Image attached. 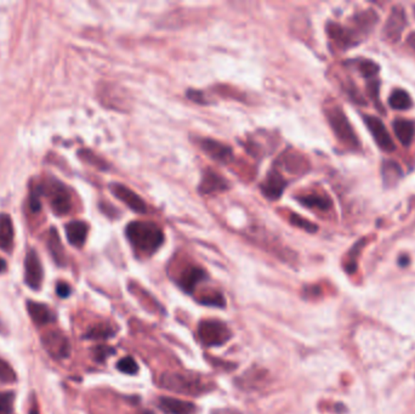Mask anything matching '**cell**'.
Returning a JSON list of instances; mask_svg holds the SVG:
<instances>
[{
  "mask_svg": "<svg viewBox=\"0 0 415 414\" xmlns=\"http://www.w3.org/2000/svg\"><path fill=\"white\" fill-rule=\"evenodd\" d=\"M79 155L82 157L83 160H86L88 163H91V165L98 167L100 169H106V165L105 162L102 160H98V157L95 156L94 153H91L90 151H81Z\"/></svg>",
  "mask_w": 415,
  "mask_h": 414,
  "instance_id": "obj_34",
  "label": "cell"
},
{
  "mask_svg": "<svg viewBox=\"0 0 415 414\" xmlns=\"http://www.w3.org/2000/svg\"><path fill=\"white\" fill-rule=\"evenodd\" d=\"M26 305H27V312H29L31 320L38 327H44V326L53 324L56 321V314L53 312V309L49 308V305L37 303L33 300H29Z\"/></svg>",
  "mask_w": 415,
  "mask_h": 414,
  "instance_id": "obj_12",
  "label": "cell"
},
{
  "mask_svg": "<svg viewBox=\"0 0 415 414\" xmlns=\"http://www.w3.org/2000/svg\"><path fill=\"white\" fill-rule=\"evenodd\" d=\"M290 222H292L294 226L300 227L302 230L311 232V234H314V232H316V231L318 230L317 226L312 224V222H309V220H306L305 217L297 215V214H292V215H290Z\"/></svg>",
  "mask_w": 415,
  "mask_h": 414,
  "instance_id": "obj_29",
  "label": "cell"
},
{
  "mask_svg": "<svg viewBox=\"0 0 415 414\" xmlns=\"http://www.w3.org/2000/svg\"><path fill=\"white\" fill-rule=\"evenodd\" d=\"M297 201L309 209L319 210V212H328L332 208V200L327 195H321V193L302 195L297 197Z\"/></svg>",
  "mask_w": 415,
  "mask_h": 414,
  "instance_id": "obj_20",
  "label": "cell"
},
{
  "mask_svg": "<svg viewBox=\"0 0 415 414\" xmlns=\"http://www.w3.org/2000/svg\"><path fill=\"white\" fill-rule=\"evenodd\" d=\"M41 345L45 351L56 360L67 358L71 353V345L67 336L58 331L45 333L44 336H41Z\"/></svg>",
  "mask_w": 415,
  "mask_h": 414,
  "instance_id": "obj_8",
  "label": "cell"
},
{
  "mask_svg": "<svg viewBox=\"0 0 415 414\" xmlns=\"http://www.w3.org/2000/svg\"><path fill=\"white\" fill-rule=\"evenodd\" d=\"M15 230L11 217L8 214H0V249L11 252L14 247Z\"/></svg>",
  "mask_w": 415,
  "mask_h": 414,
  "instance_id": "obj_19",
  "label": "cell"
},
{
  "mask_svg": "<svg viewBox=\"0 0 415 414\" xmlns=\"http://www.w3.org/2000/svg\"><path fill=\"white\" fill-rule=\"evenodd\" d=\"M48 185L49 186L46 187L45 193L49 196L50 207L53 213L60 217L68 214L73 207V201L68 189L58 181H53V184Z\"/></svg>",
  "mask_w": 415,
  "mask_h": 414,
  "instance_id": "obj_6",
  "label": "cell"
},
{
  "mask_svg": "<svg viewBox=\"0 0 415 414\" xmlns=\"http://www.w3.org/2000/svg\"><path fill=\"white\" fill-rule=\"evenodd\" d=\"M71 293H72V289L69 287V284L65 282H58L56 284V294L57 296L62 298V299H66V298H68L71 296Z\"/></svg>",
  "mask_w": 415,
  "mask_h": 414,
  "instance_id": "obj_36",
  "label": "cell"
},
{
  "mask_svg": "<svg viewBox=\"0 0 415 414\" xmlns=\"http://www.w3.org/2000/svg\"><path fill=\"white\" fill-rule=\"evenodd\" d=\"M200 148H203V151L212 157V160L220 163H227L232 160L233 153L232 150L222 145L221 143H217L215 140L204 139L200 141Z\"/></svg>",
  "mask_w": 415,
  "mask_h": 414,
  "instance_id": "obj_14",
  "label": "cell"
},
{
  "mask_svg": "<svg viewBox=\"0 0 415 414\" xmlns=\"http://www.w3.org/2000/svg\"><path fill=\"white\" fill-rule=\"evenodd\" d=\"M89 226L84 222H71L66 226V236L68 242L76 248H82L88 237Z\"/></svg>",
  "mask_w": 415,
  "mask_h": 414,
  "instance_id": "obj_18",
  "label": "cell"
},
{
  "mask_svg": "<svg viewBox=\"0 0 415 414\" xmlns=\"http://www.w3.org/2000/svg\"><path fill=\"white\" fill-rule=\"evenodd\" d=\"M408 44H409V46H411V49L414 50L415 51V32H413V33L409 34V36H408Z\"/></svg>",
  "mask_w": 415,
  "mask_h": 414,
  "instance_id": "obj_37",
  "label": "cell"
},
{
  "mask_svg": "<svg viewBox=\"0 0 415 414\" xmlns=\"http://www.w3.org/2000/svg\"><path fill=\"white\" fill-rule=\"evenodd\" d=\"M48 247H49L50 253L53 255L55 263L57 265H60V266H63L66 263L65 250H63V247H62L58 234H57L56 231L53 230V229L50 230Z\"/></svg>",
  "mask_w": 415,
  "mask_h": 414,
  "instance_id": "obj_22",
  "label": "cell"
},
{
  "mask_svg": "<svg viewBox=\"0 0 415 414\" xmlns=\"http://www.w3.org/2000/svg\"><path fill=\"white\" fill-rule=\"evenodd\" d=\"M114 333L116 331H113L110 324H96L95 327L90 329L89 332L86 333V338L91 339V341H105V339L113 336Z\"/></svg>",
  "mask_w": 415,
  "mask_h": 414,
  "instance_id": "obj_25",
  "label": "cell"
},
{
  "mask_svg": "<svg viewBox=\"0 0 415 414\" xmlns=\"http://www.w3.org/2000/svg\"><path fill=\"white\" fill-rule=\"evenodd\" d=\"M200 303L207 306H214V308H224L225 301L224 296L217 291H209L208 294L200 296Z\"/></svg>",
  "mask_w": 415,
  "mask_h": 414,
  "instance_id": "obj_27",
  "label": "cell"
},
{
  "mask_svg": "<svg viewBox=\"0 0 415 414\" xmlns=\"http://www.w3.org/2000/svg\"><path fill=\"white\" fill-rule=\"evenodd\" d=\"M119 371L125 374H136L138 372V366L133 357H124L118 362Z\"/></svg>",
  "mask_w": 415,
  "mask_h": 414,
  "instance_id": "obj_31",
  "label": "cell"
},
{
  "mask_svg": "<svg viewBox=\"0 0 415 414\" xmlns=\"http://www.w3.org/2000/svg\"><path fill=\"white\" fill-rule=\"evenodd\" d=\"M125 234L133 248L141 255L155 254L164 242L163 230L155 222H129Z\"/></svg>",
  "mask_w": 415,
  "mask_h": 414,
  "instance_id": "obj_1",
  "label": "cell"
},
{
  "mask_svg": "<svg viewBox=\"0 0 415 414\" xmlns=\"http://www.w3.org/2000/svg\"><path fill=\"white\" fill-rule=\"evenodd\" d=\"M363 122L366 124L367 129L371 132L375 144L384 152L395 151V143L387 132L385 124L381 119L374 115H363Z\"/></svg>",
  "mask_w": 415,
  "mask_h": 414,
  "instance_id": "obj_7",
  "label": "cell"
},
{
  "mask_svg": "<svg viewBox=\"0 0 415 414\" xmlns=\"http://www.w3.org/2000/svg\"><path fill=\"white\" fill-rule=\"evenodd\" d=\"M228 182L221 177L220 174L214 172L212 169H208L204 172L203 179L200 182V191L204 195H210V193L222 192L227 190Z\"/></svg>",
  "mask_w": 415,
  "mask_h": 414,
  "instance_id": "obj_16",
  "label": "cell"
},
{
  "mask_svg": "<svg viewBox=\"0 0 415 414\" xmlns=\"http://www.w3.org/2000/svg\"><path fill=\"white\" fill-rule=\"evenodd\" d=\"M113 348H108V346H98L95 348V357L98 361L102 362L106 360L107 357L110 356L111 353H113Z\"/></svg>",
  "mask_w": 415,
  "mask_h": 414,
  "instance_id": "obj_35",
  "label": "cell"
},
{
  "mask_svg": "<svg viewBox=\"0 0 415 414\" xmlns=\"http://www.w3.org/2000/svg\"><path fill=\"white\" fill-rule=\"evenodd\" d=\"M357 68L359 73L367 79H374L375 76L379 73V66L372 60H359L357 62Z\"/></svg>",
  "mask_w": 415,
  "mask_h": 414,
  "instance_id": "obj_26",
  "label": "cell"
},
{
  "mask_svg": "<svg viewBox=\"0 0 415 414\" xmlns=\"http://www.w3.org/2000/svg\"><path fill=\"white\" fill-rule=\"evenodd\" d=\"M15 395L14 393L0 394V414H13Z\"/></svg>",
  "mask_w": 415,
  "mask_h": 414,
  "instance_id": "obj_30",
  "label": "cell"
},
{
  "mask_svg": "<svg viewBox=\"0 0 415 414\" xmlns=\"http://www.w3.org/2000/svg\"><path fill=\"white\" fill-rule=\"evenodd\" d=\"M327 32L334 46L340 50L350 49L352 46L359 44L363 37H366V34L363 33L354 24V27H345L335 22H330L327 27Z\"/></svg>",
  "mask_w": 415,
  "mask_h": 414,
  "instance_id": "obj_5",
  "label": "cell"
},
{
  "mask_svg": "<svg viewBox=\"0 0 415 414\" xmlns=\"http://www.w3.org/2000/svg\"><path fill=\"white\" fill-rule=\"evenodd\" d=\"M205 279H207V274L200 267L188 266L180 274L178 283L183 291L192 293L195 291V288Z\"/></svg>",
  "mask_w": 415,
  "mask_h": 414,
  "instance_id": "obj_13",
  "label": "cell"
},
{
  "mask_svg": "<svg viewBox=\"0 0 415 414\" xmlns=\"http://www.w3.org/2000/svg\"><path fill=\"white\" fill-rule=\"evenodd\" d=\"M4 271H6V262H5L4 259L0 258V274L4 272Z\"/></svg>",
  "mask_w": 415,
  "mask_h": 414,
  "instance_id": "obj_39",
  "label": "cell"
},
{
  "mask_svg": "<svg viewBox=\"0 0 415 414\" xmlns=\"http://www.w3.org/2000/svg\"><path fill=\"white\" fill-rule=\"evenodd\" d=\"M16 381V374L9 363L0 360V383H14Z\"/></svg>",
  "mask_w": 415,
  "mask_h": 414,
  "instance_id": "obj_32",
  "label": "cell"
},
{
  "mask_svg": "<svg viewBox=\"0 0 415 414\" xmlns=\"http://www.w3.org/2000/svg\"><path fill=\"white\" fill-rule=\"evenodd\" d=\"M389 105L394 110L406 111V110L411 108L413 101H411V98L407 91H404L403 89H396V90L392 91V94L389 98Z\"/></svg>",
  "mask_w": 415,
  "mask_h": 414,
  "instance_id": "obj_23",
  "label": "cell"
},
{
  "mask_svg": "<svg viewBox=\"0 0 415 414\" xmlns=\"http://www.w3.org/2000/svg\"><path fill=\"white\" fill-rule=\"evenodd\" d=\"M44 270L36 250L27 252L25 259V282L33 291H41Z\"/></svg>",
  "mask_w": 415,
  "mask_h": 414,
  "instance_id": "obj_9",
  "label": "cell"
},
{
  "mask_svg": "<svg viewBox=\"0 0 415 414\" xmlns=\"http://www.w3.org/2000/svg\"><path fill=\"white\" fill-rule=\"evenodd\" d=\"M324 112H326L327 120L337 136V139L351 151H359L361 148V143L357 138V134L354 133V128L346 117L345 112L342 111V107L338 105H330L326 107Z\"/></svg>",
  "mask_w": 415,
  "mask_h": 414,
  "instance_id": "obj_2",
  "label": "cell"
},
{
  "mask_svg": "<svg viewBox=\"0 0 415 414\" xmlns=\"http://www.w3.org/2000/svg\"><path fill=\"white\" fill-rule=\"evenodd\" d=\"M364 243L363 242H357V244L351 249L350 253H349V260H347V263H346V270L347 272H354L356 270V257L359 255V252L362 249V247Z\"/></svg>",
  "mask_w": 415,
  "mask_h": 414,
  "instance_id": "obj_33",
  "label": "cell"
},
{
  "mask_svg": "<svg viewBox=\"0 0 415 414\" xmlns=\"http://www.w3.org/2000/svg\"><path fill=\"white\" fill-rule=\"evenodd\" d=\"M392 127H394V132H395V135L397 136L399 143L403 146H409L414 139L415 124L408 119L399 118L396 119Z\"/></svg>",
  "mask_w": 415,
  "mask_h": 414,
  "instance_id": "obj_21",
  "label": "cell"
},
{
  "mask_svg": "<svg viewBox=\"0 0 415 414\" xmlns=\"http://www.w3.org/2000/svg\"><path fill=\"white\" fill-rule=\"evenodd\" d=\"M379 86H379L378 79H371V82L367 84V90H368V96L374 103L376 108L381 113H384L383 103H380V99H379V93H380V88Z\"/></svg>",
  "mask_w": 415,
  "mask_h": 414,
  "instance_id": "obj_28",
  "label": "cell"
},
{
  "mask_svg": "<svg viewBox=\"0 0 415 414\" xmlns=\"http://www.w3.org/2000/svg\"><path fill=\"white\" fill-rule=\"evenodd\" d=\"M158 406L167 414H195L197 410L192 402L174 398H159Z\"/></svg>",
  "mask_w": 415,
  "mask_h": 414,
  "instance_id": "obj_17",
  "label": "cell"
},
{
  "mask_svg": "<svg viewBox=\"0 0 415 414\" xmlns=\"http://www.w3.org/2000/svg\"><path fill=\"white\" fill-rule=\"evenodd\" d=\"M110 190L114 196L118 198L119 201H122L124 205H128L131 210L140 214L146 213V203L133 190L126 187L123 184L110 185Z\"/></svg>",
  "mask_w": 415,
  "mask_h": 414,
  "instance_id": "obj_11",
  "label": "cell"
},
{
  "mask_svg": "<svg viewBox=\"0 0 415 414\" xmlns=\"http://www.w3.org/2000/svg\"><path fill=\"white\" fill-rule=\"evenodd\" d=\"M231 336L232 333L221 321H202L198 326V338L205 346H221L227 343Z\"/></svg>",
  "mask_w": 415,
  "mask_h": 414,
  "instance_id": "obj_4",
  "label": "cell"
},
{
  "mask_svg": "<svg viewBox=\"0 0 415 414\" xmlns=\"http://www.w3.org/2000/svg\"><path fill=\"white\" fill-rule=\"evenodd\" d=\"M212 414H240L236 410H212Z\"/></svg>",
  "mask_w": 415,
  "mask_h": 414,
  "instance_id": "obj_38",
  "label": "cell"
},
{
  "mask_svg": "<svg viewBox=\"0 0 415 414\" xmlns=\"http://www.w3.org/2000/svg\"><path fill=\"white\" fill-rule=\"evenodd\" d=\"M406 26H407V17L402 6H394L384 27V39L390 43L399 41Z\"/></svg>",
  "mask_w": 415,
  "mask_h": 414,
  "instance_id": "obj_10",
  "label": "cell"
},
{
  "mask_svg": "<svg viewBox=\"0 0 415 414\" xmlns=\"http://www.w3.org/2000/svg\"><path fill=\"white\" fill-rule=\"evenodd\" d=\"M287 187V181L282 177L281 172L272 170L270 172L269 177H266L265 182L261 185V190L266 197L270 200H277L281 197L282 193Z\"/></svg>",
  "mask_w": 415,
  "mask_h": 414,
  "instance_id": "obj_15",
  "label": "cell"
},
{
  "mask_svg": "<svg viewBox=\"0 0 415 414\" xmlns=\"http://www.w3.org/2000/svg\"><path fill=\"white\" fill-rule=\"evenodd\" d=\"M159 383L160 388L179 394L197 396L209 391V384L195 374L165 373Z\"/></svg>",
  "mask_w": 415,
  "mask_h": 414,
  "instance_id": "obj_3",
  "label": "cell"
},
{
  "mask_svg": "<svg viewBox=\"0 0 415 414\" xmlns=\"http://www.w3.org/2000/svg\"><path fill=\"white\" fill-rule=\"evenodd\" d=\"M143 414H153L152 412H148V410H145Z\"/></svg>",
  "mask_w": 415,
  "mask_h": 414,
  "instance_id": "obj_40",
  "label": "cell"
},
{
  "mask_svg": "<svg viewBox=\"0 0 415 414\" xmlns=\"http://www.w3.org/2000/svg\"><path fill=\"white\" fill-rule=\"evenodd\" d=\"M401 177H402V170L397 163L392 162V160L384 163L383 179L385 184L395 185Z\"/></svg>",
  "mask_w": 415,
  "mask_h": 414,
  "instance_id": "obj_24",
  "label": "cell"
}]
</instances>
